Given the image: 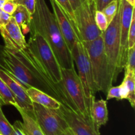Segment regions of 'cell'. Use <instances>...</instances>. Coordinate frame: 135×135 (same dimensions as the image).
I'll return each instance as SVG.
<instances>
[{
    "mask_svg": "<svg viewBox=\"0 0 135 135\" xmlns=\"http://www.w3.org/2000/svg\"><path fill=\"white\" fill-rule=\"evenodd\" d=\"M30 32H38L52 49L63 69L74 65L70 50L62 36L54 13L50 11L45 0H36V8L32 15Z\"/></svg>",
    "mask_w": 135,
    "mask_h": 135,
    "instance_id": "6da1fadb",
    "label": "cell"
},
{
    "mask_svg": "<svg viewBox=\"0 0 135 135\" xmlns=\"http://www.w3.org/2000/svg\"><path fill=\"white\" fill-rule=\"evenodd\" d=\"M82 42L88 53L92 79L96 90L107 94L113 83L104 51L102 35L92 41Z\"/></svg>",
    "mask_w": 135,
    "mask_h": 135,
    "instance_id": "7a4b0ae2",
    "label": "cell"
},
{
    "mask_svg": "<svg viewBox=\"0 0 135 135\" xmlns=\"http://www.w3.org/2000/svg\"><path fill=\"white\" fill-rule=\"evenodd\" d=\"M9 51L13 53L40 80L59 95L63 102L62 105L73 109L72 104L69 100L65 91L64 90L61 82L59 83V84H57L53 81L44 65L42 64L37 54L30 45L27 43V46L25 48Z\"/></svg>",
    "mask_w": 135,
    "mask_h": 135,
    "instance_id": "3957f363",
    "label": "cell"
},
{
    "mask_svg": "<svg viewBox=\"0 0 135 135\" xmlns=\"http://www.w3.org/2000/svg\"><path fill=\"white\" fill-rule=\"evenodd\" d=\"M61 84L69 100L73 105V109L86 118H90V109L91 104L85 96L84 89L75 65L71 68L61 69Z\"/></svg>",
    "mask_w": 135,
    "mask_h": 135,
    "instance_id": "277c9868",
    "label": "cell"
},
{
    "mask_svg": "<svg viewBox=\"0 0 135 135\" xmlns=\"http://www.w3.org/2000/svg\"><path fill=\"white\" fill-rule=\"evenodd\" d=\"M120 17L121 12L119 7H118L117 14L102 34L104 51L108 59L113 83L117 80L119 74L121 72L119 69Z\"/></svg>",
    "mask_w": 135,
    "mask_h": 135,
    "instance_id": "5b68a950",
    "label": "cell"
},
{
    "mask_svg": "<svg viewBox=\"0 0 135 135\" xmlns=\"http://www.w3.org/2000/svg\"><path fill=\"white\" fill-rule=\"evenodd\" d=\"M96 11L94 0H85L74 11L75 25L80 42L92 41L102 34L95 21Z\"/></svg>",
    "mask_w": 135,
    "mask_h": 135,
    "instance_id": "8992f818",
    "label": "cell"
},
{
    "mask_svg": "<svg viewBox=\"0 0 135 135\" xmlns=\"http://www.w3.org/2000/svg\"><path fill=\"white\" fill-rule=\"evenodd\" d=\"M5 54L7 64L10 69L15 79L17 82L22 84L26 89L30 87H33L43 91L63 104L61 99L56 92L40 80L13 53L5 49Z\"/></svg>",
    "mask_w": 135,
    "mask_h": 135,
    "instance_id": "52a82bcc",
    "label": "cell"
},
{
    "mask_svg": "<svg viewBox=\"0 0 135 135\" xmlns=\"http://www.w3.org/2000/svg\"><path fill=\"white\" fill-rule=\"evenodd\" d=\"M28 44L30 45L50 74L53 81L59 84L62 80L61 67L47 41L38 32H30Z\"/></svg>",
    "mask_w": 135,
    "mask_h": 135,
    "instance_id": "ba28073f",
    "label": "cell"
},
{
    "mask_svg": "<svg viewBox=\"0 0 135 135\" xmlns=\"http://www.w3.org/2000/svg\"><path fill=\"white\" fill-rule=\"evenodd\" d=\"M74 63L77 67V75L84 89L85 96L91 104L97 92L92 79L90 63L86 49L82 42H76L71 51Z\"/></svg>",
    "mask_w": 135,
    "mask_h": 135,
    "instance_id": "9c48e42d",
    "label": "cell"
},
{
    "mask_svg": "<svg viewBox=\"0 0 135 135\" xmlns=\"http://www.w3.org/2000/svg\"><path fill=\"white\" fill-rule=\"evenodd\" d=\"M34 119L45 135H58L68 128L58 109H50L33 102Z\"/></svg>",
    "mask_w": 135,
    "mask_h": 135,
    "instance_id": "30bf717a",
    "label": "cell"
},
{
    "mask_svg": "<svg viewBox=\"0 0 135 135\" xmlns=\"http://www.w3.org/2000/svg\"><path fill=\"white\" fill-rule=\"evenodd\" d=\"M58 110L74 135H101L100 129L95 125L92 119L86 118L62 104Z\"/></svg>",
    "mask_w": 135,
    "mask_h": 135,
    "instance_id": "8fae6325",
    "label": "cell"
},
{
    "mask_svg": "<svg viewBox=\"0 0 135 135\" xmlns=\"http://www.w3.org/2000/svg\"><path fill=\"white\" fill-rule=\"evenodd\" d=\"M120 8V50L119 69L121 71L125 69L128 51V34L134 13V6L131 5L126 0H119Z\"/></svg>",
    "mask_w": 135,
    "mask_h": 135,
    "instance_id": "7c38bea8",
    "label": "cell"
},
{
    "mask_svg": "<svg viewBox=\"0 0 135 135\" xmlns=\"http://www.w3.org/2000/svg\"><path fill=\"white\" fill-rule=\"evenodd\" d=\"M50 1L54 11L53 13L57 22L59 30L67 44L69 50L71 51L75 44L78 42H80L78 36L76 28L65 12L62 9L55 0H50Z\"/></svg>",
    "mask_w": 135,
    "mask_h": 135,
    "instance_id": "4fadbf2b",
    "label": "cell"
},
{
    "mask_svg": "<svg viewBox=\"0 0 135 135\" xmlns=\"http://www.w3.org/2000/svg\"><path fill=\"white\" fill-rule=\"evenodd\" d=\"M0 78L5 82L11 91L12 94L17 102L18 107L30 115L34 116L33 102L26 92V88L15 79L3 70L0 69ZM16 108V109H17Z\"/></svg>",
    "mask_w": 135,
    "mask_h": 135,
    "instance_id": "5bb4252c",
    "label": "cell"
},
{
    "mask_svg": "<svg viewBox=\"0 0 135 135\" xmlns=\"http://www.w3.org/2000/svg\"><path fill=\"white\" fill-rule=\"evenodd\" d=\"M0 33L5 43L4 47L7 50H22L27 46L22 31L13 17L3 28L0 29Z\"/></svg>",
    "mask_w": 135,
    "mask_h": 135,
    "instance_id": "9a60e30c",
    "label": "cell"
},
{
    "mask_svg": "<svg viewBox=\"0 0 135 135\" xmlns=\"http://www.w3.org/2000/svg\"><path fill=\"white\" fill-rule=\"evenodd\" d=\"M90 114L92 121L100 129L108 121V110L107 101L103 99L96 101L95 97L92 99Z\"/></svg>",
    "mask_w": 135,
    "mask_h": 135,
    "instance_id": "2e32d148",
    "label": "cell"
},
{
    "mask_svg": "<svg viewBox=\"0 0 135 135\" xmlns=\"http://www.w3.org/2000/svg\"><path fill=\"white\" fill-rule=\"evenodd\" d=\"M27 94L31 99L32 102L50 108V109H58L61 105V103L46 92L33 87L26 89Z\"/></svg>",
    "mask_w": 135,
    "mask_h": 135,
    "instance_id": "e0dca14e",
    "label": "cell"
},
{
    "mask_svg": "<svg viewBox=\"0 0 135 135\" xmlns=\"http://www.w3.org/2000/svg\"><path fill=\"white\" fill-rule=\"evenodd\" d=\"M17 109L22 117V122L19 121V125L25 135H45L34 117L20 108Z\"/></svg>",
    "mask_w": 135,
    "mask_h": 135,
    "instance_id": "ac0fdd59",
    "label": "cell"
},
{
    "mask_svg": "<svg viewBox=\"0 0 135 135\" xmlns=\"http://www.w3.org/2000/svg\"><path fill=\"white\" fill-rule=\"evenodd\" d=\"M12 17L17 25L25 33L30 32L32 16L28 11L23 5H18Z\"/></svg>",
    "mask_w": 135,
    "mask_h": 135,
    "instance_id": "d6986e66",
    "label": "cell"
},
{
    "mask_svg": "<svg viewBox=\"0 0 135 135\" xmlns=\"http://www.w3.org/2000/svg\"><path fill=\"white\" fill-rule=\"evenodd\" d=\"M123 81L126 84L128 90L127 100L130 103L132 108L135 106V73H125Z\"/></svg>",
    "mask_w": 135,
    "mask_h": 135,
    "instance_id": "ffe728a7",
    "label": "cell"
},
{
    "mask_svg": "<svg viewBox=\"0 0 135 135\" xmlns=\"http://www.w3.org/2000/svg\"><path fill=\"white\" fill-rule=\"evenodd\" d=\"M0 100L3 103V105H11L14 106L15 108L18 107V105L9 86L1 78H0Z\"/></svg>",
    "mask_w": 135,
    "mask_h": 135,
    "instance_id": "44dd1931",
    "label": "cell"
},
{
    "mask_svg": "<svg viewBox=\"0 0 135 135\" xmlns=\"http://www.w3.org/2000/svg\"><path fill=\"white\" fill-rule=\"evenodd\" d=\"M128 96V90L126 84L123 80L119 86H111L107 92V100L115 98L117 100H122L127 99Z\"/></svg>",
    "mask_w": 135,
    "mask_h": 135,
    "instance_id": "7402d4cb",
    "label": "cell"
},
{
    "mask_svg": "<svg viewBox=\"0 0 135 135\" xmlns=\"http://www.w3.org/2000/svg\"><path fill=\"white\" fill-rule=\"evenodd\" d=\"M119 7V0H113L111 1L107 6L104 8L102 11L105 15L107 20H108V24L110 23L113 19L115 15L117 14V10Z\"/></svg>",
    "mask_w": 135,
    "mask_h": 135,
    "instance_id": "603a6c76",
    "label": "cell"
},
{
    "mask_svg": "<svg viewBox=\"0 0 135 135\" xmlns=\"http://www.w3.org/2000/svg\"><path fill=\"white\" fill-rule=\"evenodd\" d=\"M13 131V126L7 119L1 108H0V134L1 135H11Z\"/></svg>",
    "mask_w": 135,
    "mask_h": 135,
    "instance_id": "cb8c5ba5",
    "label": "cell"
},
{
    "mask_svg": "<svg viewBox=\"0 0 135 135\" xmlns=\"http://www.w3.org/2000/svg\"><path fill=\"white\" fill-rule=\"evenodd\" d=\"M125 73H135V46L128 49Z\"/></svg>",
    "mask_w": 135,
    "mask_h": 135,
    "instance_id": "d4e9b609",
    "label": "cell"
},
{
    "mask_svg": "<svg viewBox=\"0 0 135 135\" xmlns=\"http://www.w3.org/2000/svg\"><path fill=\"white\" fill-rule=\"evenodd\" d=\"M57 3L59 5V6L62 8L63 11L65 12L69 18V19L72 21L73 25H75V17H74V11L71 7V3H70L69 0H55ZM76 28V26H75ZM77 32V31H76Z\"/></svg>",
    "mask_w": 135,
    "mask_h": 135,
    "instance_id": "484cf974",
    "label": "cell"
},
{
    "mask_svg": "<svg viewBox=\"0 0 135 135\" xmlns=\"http://www.w3.org/2000/svg\"><path fill=\"white\" fill-rule=\"evenodd\" d=\"M95 21L98 28L102 32H104L108 28V20L105 17V15L100 11H96L95 13Z\"/></svg>",
    "mask_w": 135,
    "mask_h": 135,
    "instance_id": "4316f807",
    "label": "cell"
},
{
    "mask_svg": "<svg viewBox=\"0 0 135 135\" xmlns=\"http://www.w3.org/2000/svg\"><path fill=\"white\" fill-rule=\"evenodd\" d=\"M128 49L135 46V14L133 13L128 34Z\"/></svg>",
    "mask_w": 135,
    "mask_h": 135,
    "instance_id": "83f0119b",
    "label": "cell"
},
{
    "mask_svg": "<svg viewBox=\"0 0 135 135\" xmlns=\"http://www.w3.org/2000/svg\"><path fill=\"white\" fill-rule=\"evenodd\" d=\"M0 69L3 70L5 73L10 75L12 78L15 79L14 76L12 75L10 71V69L8 67L7 64L6 59H5V47L0 45Z\"/></svg>",
    "mask_w": 135,
    "mask_h": 135,
    "instance_id": "f1b7e54d",
    "label": "cell"
},
{
    "mask_svg": "<svg viewBox=\"0 0 135 135\" xmlns=\"http://www.w3.org/2000/svg\"><path fill=\"white\" fill-rule=\"evenodd\" d=\"M17 6L18 4L15 1V0H5L2 5L1 10L12 15L17 9Z\"/></svg>",
    "mask_w": 135,
    "mask_h": 135,
    "instance_id": "f546056e",
    "label": "cell"
},
{
    "mask_svg": "<svg viewBox=\"0 0 135 135\" xmlns=\"http://www.w3.org/2000/svg\"><path fill=\"white\" fill-rule=\"evenodd\" d=\"M18 5L25 6L27 9L31 16L34 13L36 8V0H15Z\"/></svg>",
    "mask_w": 135,
    "mask_h": 135,
    "instance_id": "4dcf8cb0",
    "label": "cell"
},
{
    "mask_svg": "<svg viewBox=\"0 0 135 135\" xmlns=\"http://www.w3.org/2000/svg\"><path fill=\"white\" fill-rule=\"evenodd\" d=\"M12 15L1 11L0 13V29L3 28L10 21Z\"/></svg>",
    "mask_w": 135,
    "mask_h": 135,
    "instance_id": "1f68e13d",
    "label": "cell"
},
{
    "mask_svg": "<svg viewBox=\"0 0 135 135\" xmlns=\"http://www.w3.org/2000/svg\"><path fill=\"white\" fill-rule=\"evenodd\" d=\"M94 1L96 3V11H102L105 6H107L111 1L113 0H94Z\"/></svg>",
    "mask_w": 135,
    "mask_h": 135,
    "instance_id": "d6a6232c",
    "label": "cell"
},
{
    "mask_svg": "<svg viewBox=\"0 0 135 135\" xmlns=\"http://www.w3.org/2000/svg\"><path fill=\"white\" fill-rule=\"evenodd\" d=\"M13 126L14 128V131H13L11 135H25L24 132L21 129V127H20L19 121H15Z\"/></svg>",
    "mask_w": 135,
    "mask_h": 135,
    "instance_id": "836d02e7",
    "label": "cell"
},
{
    "mask_svg": "<svg viewBox=\"0 0 135 135\" xmlns=\"http://www.w3.org/2000/svg\"><path fill=\"white\" fill-rule=\"evenodd\" d=\"M69 1L70 3H71V5L73 11H75L79 7H80L85 0H69Z\"/></svg>",
    "mask_w": 135,
    "mask_h": 135,
    "instance_id": "e575fe53",
    "label": "cell"
},
{
    "mask_svg": "<svg viewBox=\"0 0 135 135\" xmlns=\"http://www.w3.org/2000/svg\"><path fill=\"white\" fill-rule=\"evenodd\" d=\"M58 135H74L73 133L71 132V131L70 130L69 128H67L66 130H65L64 131H62L61 133H59Z\"/></svg>",
    "mask_w": 135,
    "mask_h": 135,
    "instance_id": "d590c367",
    "label": "cell"
},
{
    "mask_svg": "<svg viewBox=\"0 0 135 135\" xmlns=\"http://www.w3.org/2000/svg\"><path fill=\"white\" fill-rule=\"evenodd\" d=\"M129 3H130L131 5H133V6H134L135 5V0H126Z\"/></svg>",
    "mask_w": 135,
    "mask_h": 135,
    "instance_id": "8d00e7d4",
    "label": "cell"
},
{
    "mask_svg": "<svg viewBox=\"0 0 135 135\" xmlns=\"http://www.w3.org/2000/svg\"><path fill=\"white\" fill-rule=\"evenodd\" d=\"M5 0H0V13H1V7H2V5L3 4V3L5 2Z\"/></svg>",
    "mask_w": 135,
    "mask_h": 135,
    "instance_id": "74e56055",
    "label": "cell"
},
{
    "mask_svg": "<svg viewBox=\"0 0 135 135\" xmlns=\"http://www.w3.org/2000/svg\"><path fill=\"white\" fill-rule=\"evenodd\" d=\"M2 105H3L2 102H1L0 101V108H1V106H2Z\"/></svg>",
    "mask_w": 135,
    "mask_h": 135,
    "instance_id": "f35d334b",
    "label": "cell"
},
{
    "mask_svg": "<svg viewBox=\"0 0 135 135\" xmlns=\"http://www.w3.org/2000/svg\"><path fill=\"white\" fill-rule=\"evenodd\" d=\"M0 101H1V100H0ZM2 104H3V103H2Z\"/></svg>",
    "mask_w": 135,
    "mask_h": 135,
    "instance_id": "ab89813d",
    "label": "cell"
},
{
    "mask_svg": "<svg viewBox=\"0 0 135 135\" xmlns=\"http://www.w3.org/2000/svg\"><path fill=\"white\" fill-rule=\"evenodd\" d=\"M0 135H1V134H0Z\"/></svg>",
    "mask_w": 135,
    "mask_h": 135,
    "instance_id": "60d3db41",
    "label": "cell"
}]
</instances>
